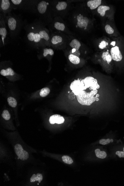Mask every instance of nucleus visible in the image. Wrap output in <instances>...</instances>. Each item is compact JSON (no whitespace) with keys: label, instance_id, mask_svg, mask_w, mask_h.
I'll return each instance as SVG.
<instances>
[{"label":"nucleus","instance_id":"27","mask_svg":"<svg viewBox=\"0 0 124 186\" xmlns=\"http://www.w3.org/2000/svg\"><path fill=\"white\" fill-rule=\"evenodd\" d=\"M62 159L64 162L68 165L72 164L73 163V161L72 159L68 156H62Z\"/></svg>","mask_w":124,"mask_h":186},{"label":"nucleus","instance_id":"5","mask_svg":"<svg viewBox=\"0 0 124 186\" xmlns=\"http://www.w3.org/2000/svg\"><path fill=\"white\" fill-rule=\"evenodd\" d=\"M15 10L25 11L32 13L38 0H11Z\"/></svg>","mask_w":124,"mask_h":186},{"label":"nucleus","instance_id":"32","mask_svg":"<svg viewBox=\"0 0 124 186\" xmlns=\"http://www.w3.org/2000/svg\"><path fill=\"white\" fill-rule=\"evenodd\" d=\"M115 153L120 158H124V152L123 151H117Z\"/></svg>","mask_w":124,"mask_h":186},{"label":"nucleus","instance_id":"22","mask_svg":"<svg viewBox=\"0 0 124 186\" xmlns=\"http://www.w3.org/2000/svg\"><path fill=\"white\" fill-rule=\"evenodd\" d=\"M43 176L41 174L38 173L37 174H34L31 177L30 181L31 182H34L38 181L39 182H41L43 179Z\"/></svg>","mask_w":124,"mask_h":186},{"label":"nucleus","instance_id":"20","mask_svg":"<svg viewBox=\"0 0 124 186\" xmlns=\"http://www.w3.org/2000/svg\"><path fill=\"white\" fill-rule=\"evenodd\" d=\"M68 59L72 64L74 65H78L80 63V59L77 55L70 54Z\"/></svg>","mask_w":124,"mask_h":186},{"label":"nucleus","instance_id":"3","mask_svg":"<svg viewBox=\"0 0 124 186\" xmlns=\"http://www.w3.org/2000/svg\"><path fill=\"white\" fill-rule=\"evenodd\" d=\"M5 18L10 38L15 40L18 37L24 27V22L22 18L13 12L8 15Z\"/></svg>","mask_w":124,"mask_h":186},{"label":"nucleus","instance_id":"36","mask_svg":"<svg viewBox=\"0 0 124 186\" xmlns=\"http://www.w3.org/2000/svg\"><path fill=\"white\" fill-rule=\"evenodd\" d=\"M123 152H124V147L123 148Z\"/></svg>","mask_w":124,"mask_h":186},{"label":"nucleus","instance_id":"12","mask_svg":"<svg viewBox=\"0 0 124 186\" xmlns=\"http://www.w3.org/2000/svg\"><path fill=\"white\" fill-rule=\"evenodd\" d=\"M70 89L75 95L77 96L85 90V86L83 80L80 81L79 79L75 80L72 82Z\"/></svg>","mask_w":124,"mask_h":186},{"label":"nucleus","instance_id":"9","mask_svg":"<svg viewBox=\"0 0 124 186\" xmlns=\"http://www.w3.org/2000/svg\"><path fill=\"white\" fill-rule=\"evenodd\" d=\"M82 13L80 12L75 13L73 15V21L76 28L80 30H85L89 25V19Z\"/></svg>","mask_w":124,"mask_h":186},{"label":"nucleus","instance_id":"15","mask_svg":"<svg viewBox=\"0 0 124 186\" xmlns=\"http://www.w3.org/2000/svg\"><path fill=\"white\" fill-rule=\"evenodd\" d=\"M110 55L112 59L116 61H120L123 58V56L119 48L117 46L113 47L111 49Z\"/></svg>","mask_w":124,"mask_h":186},{"label":"nucleus","instance_id":"2","mask_svg":"<svg viewBox=\"0 0 124 186\" xmlns=\"http://www.w3.org/2000/svg\"><path fill=\"white\" fill-rule=\"evenodd\" d=\"M32 14L37 16V19L48 27L51 24L54 18L50 0H38Z\"/></svg>","mask_w":124,"mask_h":186},{"label":"nucleus","instance_id":"14","mask_svg":"<svg viewBox=\"0 0 124 186\" xmlns=\"http://www.w3.org/2000/svg\"><path fill=\"white\" fill-rule=\"evenodd\" d=\"M14 150L18 158L21 160L25 161L28 159V153L24 149L20 144H16L14 146Z\"/></svg>","mask_w":124,"mask_h":186},{"label":"nucleus","instance_id":"18","mask_svg":"<svg viewBox=\"0 0 124 186\" xmlns=\"http://www.w3.org/2000/svg\"><path fill=\"white\" fill-rule=\"evenodd\" d=\"M101 0H91L88 1L87 3V6L91 10H94L98 8L102 4Z\"/></svg>","mask_w":124,"mask_h":186},{"label":"nucleus","instance_id":"7","mask_svg":"<svg viewBox=\"0 0 124 186\" xmlns=\"http://www.w3.org/2000/svg\"><path fill=\"white\" fill-rule=\"evenodd\" d=\"M8 29L6 25V18L0 14V46H5L9 43L10 41Z\"/></svg>","mask_w":124,"mask_h":186},{"label":"nucleus","instance_id":"24","mask_svg":"<svg viewBox=\"0 0 124 186\" xmlns=\"http://www.w3.org/2000/svg\"><path fill=\"white\" fill-rule=\"evenodd\" d=\"M95 153L96 156L97 158L100 159H105L107 157V153L105 151H101L99 149H96L95 150Z\"/></svg>","mask_w":124,"mask_h":186},{"label":"nucleus","instance_id":"34","mask_svg":"<svg viewBox=\"0 0 124 186\" xmlns=\"http://www.w3.org/2000/svg\"><path fill=\"white\" fill-rule=\"evenodd\" d=\"M116 44V42L115 41H113L112 42V44L115 46Z\"/></svg>","mask_w":124,"mask_h":186},{"label":"nucleus","instance_id":"8","mask_svg":"<svg viewBox=\"0 0 124 186\" xmlns=\"http://www.w3.org/2000/svg\"><path fill=\"white\" fill-rule=\"evenodd\" d=\"M97 90H93L89 93L83 91L79 95L77 96L78 102L82 105L90 106L97 100V97L94 96L97 93Z\"/></svg>","mask_w":124,"mask_h":186},{"label":"nucleus","instance_id":"10","mask_svg":"<svg viewBox=\"0 0 124 186\" xmlns=\"http://www.w3.org/2000/svg\"><path fill=\"white\" fill-rule=\"evenodd\" d=\"M61 17H57L54 18L53 21L47 28L50 32H64L70 34L71 32L68 30L66 24L62 20Z\"/></svg>","mask_w":124,"mask_h":186},{"label":"nucleus","instance_id":"25","mask_svg":"<svg viewBox=\"0 0 124 186\" xmlns=\"http://www.w3.org/2000/svg\"><path fill=\"white\" fill-rule=\"evenodd\" d=\"M50 90L49 88L45 87L41 90L40 92V96L42 97H46L49 94Z\"/></svg>","mask_w":124,"mask_h":186},{"label":"nucleus","instance_id":"6","mask_svg":"<svg viewBox=\"0 0 124 186\" xmlns=\"http://www.w3.org/2000/svg\"><path fill=\"white\" fill-rule=\"evenodd\" d=\"M51 47L55 49L63 48L68 43V39L60 32H50Z\"/></svg>","mask_w":124,"mask_h":186},{"label":"nucleus","instance_id":"13","mask_svg":"<svg viewBox=\"0 0 124 186\" xmlns=\"http://www.w3.org/2000/svg\"><path fill=\"white\" fill-rule=\"evenodd\" d=\"M85 86V90L90 88L91 90H96L100 88L97 80L91 77H87L83 80Z\"/></svg>","mask_w":124,"mask_h":186},{"label":"nucleus","instance_id":"31","mask_svg":"<svg viewBox=\"0 0 124 186\" xmlns=\"http://www.w3.org/2000/svg\"><path fill=\"white\" fill-rule=\"evenodd\" d=\"M111 142V140L109 139H102L99 141V143L101 145H106Z\"/></svg>","mask_w":124,"mask_h":186},{"label":"nucleus","instance_id":"35","mask_svg":"<svg viewBox=\"0 0 124 186\" xmlns=\"http://www.w3.org/2000/svg\"><path fill=\"white\" fill-rule=\"evenodd\" d=\"M111 142H113V140L112 139H111Z\"/></svg>","mask_w":124,"mask_h":186},{"label":"nucleus","instance_id":"23","mask_svg":"<svg viewBox=\"0 0 124 186\" xmlns=\"http://www.w3.org/2000/svg\"><path fill=\"white\" fill-rule=\"evenodd\" d=\"M102 58L104 61L106 62L108 64H110L112 61L111 55L108 51L104 52L102 54Z\"/></svg>","mask_w":124,"mask_h":186},{"label":"nucleus","instance_id":"19","mask_svg":"<svg viewBox=\"0 0 124 186\" xmlns=\"http://www.w3.org/2000/svg\"><path fill=\"white\" fill-rule=\"evenodd\" d=\"M0 74L2 76L4 77H14L15 76L16 73L11 67H8L4 69L2 68L1 70Z\"/></svg>","mask_w":124,"mask_h":186},{"label":"nucleus","instance_id":"28","mask_svg":"<svg viewBox=\"0 0 124 186\" xmlns=\"http://www.w3.org/2000/svg\"><path fill=\"white\" fill-rule=\"evenodd\" d=\"M2 116L5 120H9L11 118L10 114L9 113L8 111L6 110L3 111L2 114Z\"/></svg>","mask_w":124,"mask_h":186},{"label":"nucleus","instance_id":"30","mask_svg":"<svg viewBox=\"0 0 124 186\" xmlns=\"http://www.w3.org/2000/svg\"><path fill=\"white\" fill-rule=\"evenodd\" d=\"M108 45V42L106 41L103 40L102 41H101L100 43L99 47L100 49H104L106 48Z\"/></svg>","mask_w":124,"mask_h":186},{"label":"nucleus","instance_id":"21","mask_svg":"<svg viewBox=\"0 0 124 186\" xmlns=\"http://www.w3.org/2000/svg\"><path fill=\"white\" fill-rule=\"evenodd\" d=\"M110 8L109 6L100 5L98 8L97 11L101 17H103L106 15V12L109 10Z\"/></svg>","mask_w":124,"mask_h":186},{"label":"nucleus","instance_id":"29","mask_svg":"<svg viewBox=\"0 0 124 186\" xmlns=\"http://www.w3.org/2000/svg\"><path fill=\"white\" fill-rule=\"evenodd\" d=\"M105 30L107 34H112L114 33V30L110 25H106L105 27Z\"/></svg>","mask_w":124,"mask_h":186},{"label":"nucleus","instance_id":"33","mask_svg":"<svg viewBox=\"0 0 124 186\" xmlns=\"http://www.w3.org/2000/svg\"><path fill=\"white\" fill-rule=\"evenodd\" d=\"M68 97H69L70 99H73L75 98V97H76V95H75L74 93L72 92L69 94Z\"/></svg>","mask_w":124,"mask_h":186},{"label":"nucleus","instance_id":"4","mask_svg":"<svg viewBox=\"0 0 124 186\" xmlns=\"http://www.w3.org/2000/svg\"><path fill=\"white\" fill-rule=\"evenodd\" d=\"M50 3L54 18L65 15L70 8V4L66 1H50Z\"/></svg>","mask_w":124,"mask_h":186},{"label":"nucleus","instance_id":"1","mask_svg":"<svg viewBox=\"0 0 124 186\" xmlns=\"http://www.w3.org/2000/svg\"><path fill=\"white\" fill-rule=\"evenodd\" d=\"M23 28L26 32V42L29 46L38 49L44 47H51L50 31L39 19H36L31 23L25 20Z\"/></svg>","mask_w":124,"mask_h":186},{"label":"nucleus","instance_id":"26","mask_svg":"<svg viewBox=\"0 0 124 186\" xmlns=\"http://www.w3.org/2000/svg\"><path fill=\"white\" fill-rule=\"evenodd\" d=\"M8 102L9 105L13 108L15 107L17 105L16 99L12 97H9L8 99Z\"/></svg>","mask_w":124,"mask_h":186},{"label":"nucleus","instance_id":"11","mask_svg":"<svg viewBox=\"0 0 124 186\" xmlns=\"http://www.w3.org/2000/svg\"><path fill=\"white\" fill-rule=\"evenodd\" d=\"M15 10L11 0H1L0 1V14L5 17Z\"/></svg>","mask_w":124,"mask_h":186},{"label":"nucleus","instance_id":"16","mask_svg":"<svg viewBox=\"0 0 124 186\" xmlns=\"http://www.w3.org/2000/svg\"><path fill=\"white\" fill-rule=\"evenodd\" d=\"M68 46L71 49H73L76 50V51H80L81 47H82V44L79 40L76 38L70 39L69 41L68 42Z\"/></svg>","mask_w":124,"mask_h":186},{"label":"nucleus","instance_id":"17","mask_svg":"<svg viewBox=\"0 0 124 186\" xmlns=\"http://www.w3.org/2000/svg\"><path fill=\"white\" fill-rule=\"evenodd\" d=\"M65 119L64 117L59 115H54L51 116L49 119L51 124L53 125L55 123L61 124L64 123Z\"/></svg>","mask_w":124,"mask_h":186}]
</instances>
